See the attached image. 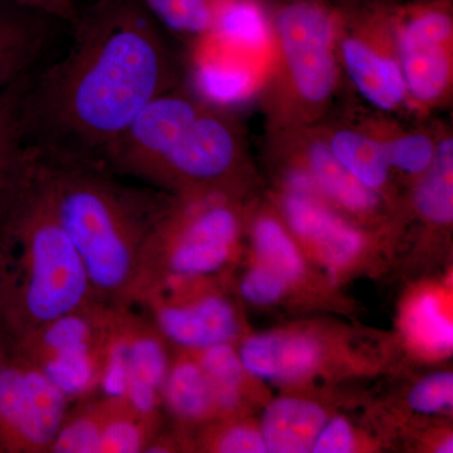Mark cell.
Masks as SVG:
<instances>
[{"mask_svg":"<svg viewBox=\"0 0 453 453\" xmlns=\"http://www.w3.org/2000/svg\"><path fill=\"white\" fill-rule=\"evenodd\" d=\"M67 53L29 74L25 145L97 159L154 98L177 88L180 65L142 0H96L73 25Z\"/></svg>","mask_w":453,"mask_h":453,"instance_id":"cell-1","label":"cell"},{"mask_svg":"<svg viewBox=\"0 0 453 453\" xmlns=\"http://www.w3.org/2000/svg\"><path fill=\"white\" fill-rule=\"evenodd\" d=\"M27 173L76 247L91 288L124 294L134 288L160 210L121 187L105 164L25 145Z\"/></svg>","mask_w":453,"mask_h":453,"instance_id":"cell-2","label":"cell"},{"mask_svg":"<svg viewBox=\"0 0 453 453\" xmlns=\"http://www.w3.org/2000/svg\"><path fill=\"white\" fill-rule=\"evenodd\" d=\"M246 154L237 119L178 85L154 98L97 160L110 170L190 195L226 192Z\"/></svg>","mask_w":453,"mask_h":453,"instance_id":"cell-3","label":"cell"},{"mask_svg":"<svg viewBox=\"0 0 453 453\" xmlns=\"http://www.w3.org/2000/svg\"><path fill=\"white\" fill-rule=\"evenodd\" d=\"M0 234L23 250L19 277L5 282L3 321L9 327L25 336L82 309L92 290L88 273L73 241L33 187L23 149Z\"/></svg>","mask_w":453,"mask_h":453,"instance_id":"cell-4","label":"cell"},{"mask_svg":"<svg viewBox=\"0 0 453 453\" xmlns=\"http://www.w3.org/2000/svg\"><path fill=\"white\" fill-rule=\"evenodd\" d=\"M273 56L262 86L267 134L316 127L342 88V8L330 0H270Z\"/></svg>","mask_w":453,"mask_h":453,"instance_id":"cell-5","label":"cell"},{"mask_svg":"<svg viewBox=\"0 0 453 453\" xmlns=\"http://www.w3.org/2000/svg\"><path fill=\"white\" fill-rule=\"evenodd\" d=\"M399 65L414 115L451 103L453 0H404L393 4Z\"/></svg>","mask_w":453,"mask_h":453,"instance_id":"cell-6","label":"cell"},{"mask_svg":"<svg viewBox=\"0 0 453 453\" xmlns=\"http://www.w3.org/2000/svg\"><path fill=\"white\" fill-rule=\"evenodd\" d=\"M380 0L356 8H342L338 56L342 73L374 111L387 115L412 113L399 65L393 4Z\"/></svg>","mask_w":453,"mask_h":453,"instance_id":"cell-7","label":"cell"},{"mask_svg":"<svg viewBox=\"0 0 453 453\" xmlns=\"http://www.w3.org/2000/svg\"><path fill=\"white\" fill-rule=\"evenodd\" d=\"M240 229L228 193L211 190L183 195L173 210H160L148 240L166 247V267L173 277L193 279L225 266Z\"/></svg>","mask_w":453,"mask_h":453,"instance_id":"cell-8","label":"cell"},{"mask_svg":"<svg viewBox=\"0 0 453 453\" xmlns=\"http://www.w3.org/2000/svg\"><path fill=\"white\" fill-rule=\"evenodd\" d=\"M64 393L28 357L0 359V449H50L65 422Z\"/></svg>","mask_w":453,"mask_h":453,"instance_id":"cell-9","label":"cell"},{"mask_svg":"<svg viewBox=\"0 0 453 453\" xmlns=\"http://www.w3.org/2000/svg\"><path fill=\"white\" fill-rule=\"evenodd\" d=\"M268 144L275 146L277 153L285 155L291 164L311 175L325 202L354 216L365 217L380 210V193L360 183L336 159L319 125L268 134Z\"/></svg>","mask_w":453,"mask_h":453,"instance_id":"cell-10","label":"cell"},{"mask_svg":"<svg viewBox=\"0 0 453 453\" xmlns=\"http://www.w3.org/2000/svg\"><path fill=\"white\" fill-rule=\"evenodd\" d=\"M280 208L292 235L314 247L329 267L350 264L365 249L360 229L323 199L283 192Z\"/></svg>","mask_w":453,"mask_h":453,"instance_id":"cell-11","label":"cell"},{"mask_svg":"<svg viewBox=\"0 0 453 453\" xmlns=\"http://www.w3.org/2000/svg\"><path fill=\"white\" fill-rule=\"evenodd\" d=\"M155 319L164 336L195 350L229 342L240 329L234 306L219 295H205L189 303H159Z\"/></svg>","mask_w":453,"mask_h":453,"instance_id":"cell-12","label":"cell"},{"mask_svg":"<svg viewBox=\"0 0 453 453\" xmlns=\"http://www.w3.org/2000/svg\"><path fill=\"white\" fill-rule=\"evenodd\" d=\"M238 356L244 372L253 377L296 381L318 368L321 348L308 334L268 333L244 340Z\"/></svg>","mask_w":453,"mask_h":453,"instance_id":"cell-13","label":"cell"},{"mask_svg":"<svg viewBox=\"0 0 453 453\" xmlns=\"http://www.w3.org/2000/svg\"><path fill=\"white\" fill-rule=\"evenodd\" d=\"M55 20L0 0V92L31 73L49 46Z\"/></svg>","mask_w":453,"mask_h":453,"instance_id":"cell-14","label":"cell"},{"mask_svg":"<svg viewBox=\"0 0 453 453\" xmlns=\"http://www.w3.org/2000/svg\"><path fill=\"white\" fill-rule=\"evenodd\" d=\"M214 43L220 52L203 55L196 65V82L199 96L225 109L257 96L266 80L268 67L232 52L217 42Z\"/></svg>","mask_w":453,"mask_h":453,"instance_id":"cell-15","label":"cell"},{"mask_svg":"<svg viewBox=\"0 0 453 453\" xmlns=\"http://www.w3.org/2000/svg\"><path fill=\"white\" fill-rule=\"evenodd\" d=\"M207 37L270 71L273 56L270 0H226Z\"/></svg>","mask_w":453,"mask_h":453,"instance_id":"cell-16","label":"cell"},{"mask_svg":"<svg viewBox=\"0 0 453 453\" xmlns=\"http://www.w3.org/2000/svg\"><path fill=\"white\" fill-rule=\"evenodd\" d=\"M326 419L323 407L315 402L282 396L267 405L259 431L267 452H311Z\"/></svg>","mask_w":453,"mask_h":453,"instance_id":"cell-17","label":"cell"},{"mask_svg":"<svg viewBox=\"0 0 453 453\" xmlns=\"http://www.w3.org/2000/svg\"><path fill=\"white\" fill-rule=\"evenodd\" d=\"M330 150L369 189L383 193L388 187L393 170L380 140L357 121L349 124H319Z\"/></svg>","mask_w":453,"mask_h":453,"instance_id":"cell-18","label":"cell"},{"mask_svg":"<svg viewBox=\"0 0 453 453\" xmlns=\"http://www.w3.org/2000/svg\"><path fill=\"white\" fill-rule=\"evenodd\" d=\"M356 121L380 140L393 172L419 179L434 163L440 129L404 127L393 115L378 111Z\"/></svg>","mask_w":453,"mask_h":453,"instance_id":"cell-19","label":"cell"},{"mask_svg":"<svg viewBox=\"0 0 453 453\" xmlns=\"http://www.w3.org/2000/svg\"><path fill=\"white\" fill-rule=\"evenodd\" d=\"M414 205L419 216L432 225L451 226L453 220V136L440 129L436 155L414 189Z\"/></svg>","mask_w":453,"mask_h":453,"instance_id":"cell-20","label":"cell"},{"mask_svg":"<svg viewBox=\"0 0 453 453\" xmlns=\"http://www.w3.org/2000/svg\"><path fill=\"white\" fill-rule=\"evenodd\" d=\"M162 393L169 410L183 421H201L216 411L210 380L198 360H179L170 366Z\"/></svg>","mask_w":453,"mask_h":453,"instance_id":"cell-21","label":"cell"},{"mask_svg":"<svg viewBox=\"0 0 453 453\" xmlns=\"http://www.w3.org/2000/svg\"><path fill=\"white\" fill-rule=\"evenodd\" d=\"M252 243L258 265L281 276L288 285L305 273V259L299 247L285 222L276 217L264 213L253 220Z\"/></svg>","mask_w":453,"mask_h":453,"instance_id":"cell-22","label":"cell"},{"mask_svg":"<svg viewBox=\"0 0 453 453\" xmlns=\"http://www.w3.org/2000/svg\"><path fill=\"white\" fill-rule=\"evenodd\" d=\"M79 347L65 349L41 357H28L65 398L86 395L98 383L101 366V349Z\"/></svg>","mask_w":453,"mask_h":453,"instance_id":"cell-23","label":"cell"},{"mask_svg":"<svg viewBox=\"0 0 453 453\" xmlns=\"http://www.w3.org/2000/svg\"><path fill=\"white\" fill-rule=\"evenodd\" d=\"M405 335L414 348L431 357L451 353L453 325L441 300L434 294H422L411 301L403 316Z\"/></svg>","mask_w":453,"mask_h":453,"instance_id":"cell-24","label":"cell"},{"mask_svg":"<svg viewBox=\"0 0 453 453\" xmlns=\"http://www.w3.org/2000/svg\"><path fill=\"white\" fill-rule=\"evenodd\" d=\"M166 31L188 41L211 35L217 14L226 0H142Z\"/></svg>","mask_w":453,"mask_h":453,"instance_id":"cell-25","label":"cell"},{"mask_svg":"<svg viewBox=\"0 0 453 453\" xmlns=\"http://www.w3.org/2000/svg\"><path fill=\"white\" fill-rule=\"evenodd\" d=\"M199 365L210 380L216 410L231 411L240 401L244 369L237 351L229 342L203 349Z\"/></svg>","mask_w":453,"mask_h":453,"instance_id":"cell-26","label":"cell"},{"mask_svg":"<svg viewBox=\"0 0 453 453\" xmlns=\"http://www.w3.org/2000/svg\"><path fill=\"white\" fill-rule=\"evenodd\" d=\"M127 326V354H129L130 380L148 384L162 393L170 365L162 340L146 327ZM129 380V381H130Z\"/></svg>","mask_w":453,"mask_h":453,"instance_id":"cell-27","label":"cell"},{"mask_svg":"<svg viewBox=\"0 0 453 453\" xmlns=\"http://www.w3.org/2000/svg\"><path fill=\"white\" fill-rule=\"evenodd\" d=\"M31 73L23 74L0 92V195L12 164L25 145L22 104Z\"/></svg>","mask_w":453,"mask_h":453,"instance_id":"cell-28","label":"cell"},{"mask_svg":"<svg viewBox=\"0 0 453 453\" xmlns=\"http://www.w3.org/2000/svg\"><path fill=\"white\" fill-rule=\"evenodd\" d=\"M104 334L98 384L107 402H124L130 380L127 326H110Z\"/></svg>","mask_w":453,"mask_h":453,"instance_id":"cell-29","label":"cell"},{"mask_svg":"<svg viewBox=\"0 0 453 453\" xmlns=\"http://www.w3.org/2000/svg\"><path fill=\"white\" fill-rule=\"evenodd\" d=\"M146 449V422L131 412L125 402L104 407L103 452L134 453Z\"/></svg>","mask_w":453,"mask_h":453,"instance_id":"cell-30","label":"cell"},{"mask_svg":"<svg viewBox=\"0 0 453 453\" xmlns=\"http://www.w3.org/2000/svg\"><path fill=\"white\" fill-rule=\"evenodd\" d=\"M104 407L88 411L64 422L50 451L58 453H98L103 452Z\"/></svg>","mask_w":453,"mask_h":453,"instance_id":"cell-31","label":"cell"},{"mask_svg":"<svg viewBox=\"0 0 453 453\" xmlns=\"http://www.w3.org/2000/svg\"><path fill=\"white\" fill-rule=\"evenodd\" d=\"M453 403V375L451 372H437L426 375L408 395V405L416 412L434 414L451 410Z\"/></svg>","mask_w":453,"mask_h":453,"instance_id":"cell-32","label":"cell"},{"mask_svg":"<svg viewBox=\"0 0 453 453\" xmlns=\"http://www.w3.org/2000/svg\"><path fill=\"white\" fill-rule=\"evenodd\" d=\"M288 283L267 267L257 265L247 271L241 282V294L255 305H273L283 295Z\"/></svg>","mask_w":453,"mask_h":453,"instance_id":"cell-33","label":"cell"},{"mask_svg":"<svg viewBox=\"0 0 453 453\" xmlns=\"http://www.w3.org/2000/svg\"><path fill=\"white\" fill-rule=\"evenodd\" d=\"M356 449V434L350 423L342 417H335L325 422L319 432L311 452L349 453Z\"/></svg>","mask_w":453,"mask_h":453,"instance_id":"cell-34","label":"cell"},{"mask_svg":"<svg viewBox=\"0 0 453 453\" xmlns=\"http://www.w3.org/2000/svg\"><path fill=\"white\" fill-rule=\"evenodd\" d=\"M222 453H266L267 447L261 431L251 426H234L226 428L217 438L214 445Z\"/></svg>","mask_w":453,"mask_h":453,"instance_id":"cell-35","label":"cell"},{"mask_svg":"<svg viewBox=\"0 0 453 453\" xmlns=\"http://www.w3.org/2000/svg\"><path fill=\"white\" fill-rule=\"evenodd\" d=\"M3 2L13 3L19 7L40 12L53 18L57 22H64L71 26L76 22L80 14L76 0H3Z\"/></svg>","mask_w":453,"mask_h":453,"instance_id":"cell-36","label":"cell"},{"mask_svg":"<svg viewBox=\"0 0 453 453\" xmlns=\"http://www.w3.org/2000/svg\"><path fill=\"white\" fill-rule=\"evenodd\" d=\"M339 8H356L360 5L369 4V3L380 2V0H330ZM389 2H403V0H389Z\"/></svg>","mask_w":453,"mask_h":453,"instance_id":"cell-37","label":"cell"},{"mask_svg":"<svg viewBox=\"0 0 453 453\" xmlns=\"http://www.w3.org/2000/svg\"><path fill=\"white\" fill-rule=\"evenodd\" d=\"M5 273L0 256V321H3V303H4Z\"/></svg>","mask_w":453,"mask_h":453,"instance_id":"cell-38","label":"cell"},{"mask_svg":"<svg viewBox=\"0 0 453 453\" xmlns=\"http://www.w3.org/2000/svg\"><path fill=\"white\" fill-rule=\"evenodd\" d=\"M436 451L438 453H452L453 452V440L451 437L443 440L440 445L437 446Z\"/></svg>","mask_w":453,"mask_h":453,"instance_id":"cell-39","label":"cell"}]
</instances>
